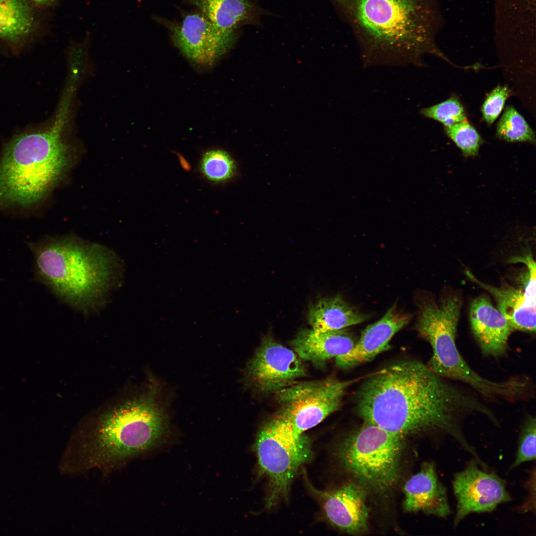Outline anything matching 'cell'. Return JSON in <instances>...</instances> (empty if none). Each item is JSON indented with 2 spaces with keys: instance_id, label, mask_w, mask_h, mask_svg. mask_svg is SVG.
I'll return each instance as SVG.
<instances>
[{
  "instance_id": "obj_12",
  "label": "cell",
  "mask_w": 536,
  "mask_h": 536,
  "mask_svg": "<svg viewBox=\"0 0 536 536\" xmlns=\"http://www.w3.org/2000/svg\"><path fill=\"white\" fill-rule=\"evenodd\" d=\"M247 373L259 390L277 392L305 376L306 369L295 352L266 337L250 361Z\"/></svg>"
},
{
  "instance_id": "obj_7",
  "label": "cell",
  "mask_w": 536,
  "mask_h": 536,
  "mask_svg": "<svg viewBox=\"0 0 536 536\" xmlns=\"http://www.w3.org/2000/svg\"><path fill=\"white\" fill-rule=\"evenodd\" d=\"M404 439L364 422L338 445L337 457L355 481L368 491L385 495L400 480Z\"/></svg>"
},
{
  "instance_id": "obj_5",
  "label": "cell",
  "mask_w": 536,
  "mask_h": 536,
  "mask_svg": "<svg viewBox=\"0 0 536 536\" xmlns=\"http://www.w3.org/2000/svg\"><path fill=\"white\" fill-rule=\"evenodd\" d=\"M44 129L15 136L0 159V205L28 207L57 183L69 162L63 135L64 119Z\"/></svg>"
},
{
  "instance_id": "obj_13",
  "label": "cell",
  "mask_w": 536,
  "mask_h": 536,
  "mask_svg": "<svg viewBox=\"0 0 536 536\" xmlns=\"http://www.w3.org/2000/svg\"><path fill=\"white\" fill-rule=\"evenodd\" d=\"M307 484L321 501L326 518L332 525L351 535H362L367 532L368 490L365 487L356 481H351L336 489L323 491L315 489L308 481Z\"/></svg>"
},
{
  "instance_id": "obj_8",
  "label": "cell",
  "mask_w": 536,
  "mask_h": 536,
  "mask_svg": "<svg viewBox=\"0 0 536 536\" xmlns=\"http://www.w3.org/2000/svg\"><path fill=\"white\" fill-rule=\"evenodd\" d=\"M260 472L268 479L269 492L266 506L270 508L288 497L298 469L312 457L311 445L280 414L261 429L254 446Z\"/></svg>"
},
{
  "instance_id": "obj_9",
  "label": "cell",
  "mask_w": 536,
  "mask_h": 536,
  "mask_svg": "<svg viewBox=\"0 0 536 536\" xmlns=\"http://www.w3.org/2000/svg\"><path fill=\"white\" fill-rule=\"evenodd\" d=\"M354 381L328 378L293 383L277 392L280 414L303 434L339 409L346 390Z\"/></svg>"
},
{
  "instance_id": "obj_18",
  "label": "cell",
  "mask_w": 536,
  "mask_h": 536,
  "mask_svg": "<svg viewBox=\"0 0 536 536\" xmlns=\"http://www.w3.org/2000/svg\"><path fill=\"white\" fill-rule=\"evenodd\" d=\"M199 9L216 27L230 34H238L241 26L261 24L266 11L258 0H184Z\"/></svg>"
},
{
  "instance_id": "obj_14",
  "label": "cell",
  "mask_w": 536,
  "mask_h": 536,
  "mask_svg": "<svg viewBox=\"0 0 536 536\" xmlns=\"http://www.w3.org/2000/svg\"><path fill=\"white\" fill-rule=\"evenodd\" d=\"M515 262L525 264L528 268L523 290L504 283L500 287L484 283L469 270L468 278L488 291L494 297L498 310L505 317L514 330L530 333L536 331V263L531 256L516 257Z\"/></svg>"
},
{
  "instance_id": "obj_23",
  "label": "cell",
  "mask_w": 536,
  "mask_h": 536,
  "mask_svg": "<svg viewBox=\"0 0 536 536\" xmlns=\"http://www.w3.org/2000/svg\"><path fill=\"white\" fill-rule=\"evenodd\" d=\"M201 169L207 179L221 182L232 177L236 167L234 160L226 152L217 149L209 150L203 155Z\"/></svg>"
},
{
  "instance_id": "obj_22",
  "label": "cell",
  "mask_w": 536,
  "mask_h": 536,
  "mask_svg": "<svg viewBox=\"0 0 536 536\" xmlns=\"http://www.w3.org/2000/svg\"><path fill=\"white\" fill-rule=\"evenodd\" d=\"M497 136L509 142H528L535 144L534 131L525 118L513 106L506 107L496 128Z\"/></svg>"
},
{
  "instance_id": "obj_27",
  "label": "cell",
  "mask_w": 536,
  "mask_h": 536,
  "mask_svg": "<svg viewBox=\"0 0 536 536\" xmlns=\"http://www.w3.org/2000/svg\"><path fill=\"white\" fill-rule=\"evenodd\" d=\"M512 91L506 86L498 85L486 96L481 110L484 121L491 125L502 111L507 99Z\"/></svg>"
},
{
  "instance_id": "obj_26",
  "label": "cell",
  "mask_w": 536,
  "mask_h": 536,
  "mask_svg": "<svg viewBox=\"0 0 536 536\" xmlns=\"http://www.w3.org/2000/svg\"><path fill=\"white\" fill-rule=\"evenodd\" d=\"M536 426L535 417H528L521 431L516 458L511 469L536 460Z\"/></svg>"
},
{
  "instance_id": "obj_29",
  "label": "cell",
  "mask_w": 536,
  "mask_h": 536,
  "mask_svg": "<svg viewBox=\"0 0 536 536\" xmlns=\"http://www.w3.org/2000/svg\"><path fill=\"white\" fill-rule=\"evenodd\" d=\"M35 2L39 4H48L52 2L54 0H33Z\"/></svg>"
},
{
  "instance_id": "obj_10",
  "label": "cell",
  "mask_w": 536,
  "mask_h": 536,
  "mask_svg": "<svg viewBox=\"0 0 536 536\" xmlns=\"http://www.w3.org/2000/svg\"><path fill=\"white\" fill-rule=\"evenodd\" d=\"M167 28L174 45L191 62L210 67L232 47L238 34L219 30L200 11L184 15L179 22L158 17Z\"/></svg>"
},
{
  "instance_id": "obj_28",
  "label": "cell",
  "mask_w": 536,
  "mask_h": 536,
  "mask_svg": "<svg viewBox=\"0 0 536 536\" xmlns=\"http://www.w3.org/2000/svg\"><path fill=\"white\" fill-rule=\"evenodd\" d=\"M530 488V492H529V496L525 502L520 507L519 510L521 512H526L529 511H535V504L533 503L532 494L531 492L535 489V469L534 470V472L532 473V475L531 476L530 480L528 481L527 483Z\"/></svg>"
},
{
  "instance_id": "obj_2",
  "label": "cell",
  "mask_w": 536,
  "mask_h": 536,
  "mask_svg": "<svg viewBox=\"0 0 536 536\" xmlns=\"http://www.w3.org/2000/svg\"><path fill=\"white\" fill-rule=\"evenodd\" d=\"M28 245L34 255L35 280L84 316L103 310L123 283L124 263L105 246L71 236Z\"/></svg>"
},
{
  "instance_id": "obj_6",
  "label": "cell",
  "mask_w": 536,
  "mask_h": 536,
  "mask_svg": "<svg viewBox=\"0 0 536 536\" xmlns=\"http://www.w3.org/2000/svg\"><path fill=\"white\" fill-rule=\"evenodd\" d=\"M461 305V294L457 292L445 294L439 303L429 298L421 302L417 330L433 351L427 366L444 378L469 385L485 398L512 401L517 393L513 378L496 382L483 378L470 367L459 352L456 335Z\"/></svg>"
},
{
  "instance_id": "obj_3",
  "label": "cell",
  "mask_w": 536,
  "mask_h": 536,
  "mask_svg": "<svg viewBox=\"0 0 536 536\" xmlns=\"http://www.w3.org/2000/svg\"><path fill=\"white\" fill-rule=\"evenodd\" d=\"M349 24L365 67L421 66L434 53L426 32L424 0H333Z\"/></svg>"
},
{
  "instance_id": "obj_20",
  "label": "cell",
  "mask_w": 536,
  "mask_h": 536,
  "mask_svg": "<svg viewBox=\"0 0 536 536\" xmlns=\"http://www.w3.org/2000/svg\"><path fill=\"white\" fill-rule=\"evenodd\" d=\"M366 318L340 295L322 298L311 305L308 319L316 333L340 330L362 323Z\"/></svg>"
},
{
  "instance_id": "obj_19",
  "label": "cell",
  "mask_w": 536,
  "mask_h": 536,
  "mask_svg": "<svg viewBox=\"0 0 536 536\" xmlns=\"http://www.w3.org/2000/svg\"><path fill=\"white\" fill-rule=\"evenodd\" d=\"M355 342V337L346 328L320 333L311 329L299 332L292 345L302 360L319 365L346 354Z\"/></svg>"
},
{
  "instance_id": "obj_1",
  "label": "cell",
  "mask_w": 536,
  "mask_h": 536,
  "mask_svg": "<svg viewBox=\"0 0 536 536\" xmlns=\"http://www.w3.org/2000/svg\"><path fill=\"white\" fill-rule=\"evenodd\" d=\"M358 411L364 422L404 438L438 433L456 439L471 455L461 424L467 415L493 413L471 394L449 383L421 362L395 363L373 374L358 395Z\"/></svg>"
},
{
  "instance_id": "obj_25",
  "label": "cell",
  "mask_w": 536,
  "mask_h": 536,
  "mask_svg": "<svg viewBox=\"0 0 536 536\" xmlns=\"http://www.w3.org/2000/svg\"><path fill=\"white\" fill-rule=\"evenodd\" d=\"M423 116L442 123L448 127L467 120L464 108L455 96L433 106L420 110Z\"/></svg>"
},
{
  "instance_id": "obj_11",
  "label": "cell",
  "mask_w": 536,
  "mask_h": 536,
  "mask_svg": "<svg viewBox=\"0 0 536 536\" xmlns=\"http://www.w3.org/2000/svg\"><path fill=\"white\" fill-rule=\"evenodd\" d=\"M476 462L470 461L464 469L454 475L453 487L457 500L455 526L470 513L489 512L500 504L511 500L505 481L494 472L480 469Z\"/></svg>"
},
{
  "instance_id": "obj_17",
  "label": "cell",
  "mask_w": 536,
  "mask_h": 536,
  "mask_svg": "<svg viewBox=\"0 0 536 536\" xmlns=\"http://www.w3.org/2000/svg\"><path fill=\"white\" fill-rule=\"evenodd\" d=\"M408 321V316L399 313L393 306L380 320L363 331L348 353L335 359L336 365L348 369L370 361L389 348L392 337Z\"/></svg>"
},
{
  "instance_id": "obj_21",
  "label": "cell",
  "mask_w": 536,
  "mask_h": 536,
  "mask_svg": "<svg viewBox=\"0 0 536 536\" xmlns=\"http://www.w3.org/2000/svg\"><path fill=\"white\" fill-rule=\"evenodd\" d=\"M31 9L25 0H0V39L16 41L33 27Z\"/></svg>"
},
{
  "instance_id": "obj_16",
  "label": "cell",
  "mask_w": 536,
  "mask_h": 536,
  "mask_svg": "<svg viewBox=\"0 0 536 536\" xmlns=\"http://www.w3.org/2000/svg\"><path fill=\"white\" fill-rule=\"evenodd\" d=\"M403 491L406 512H421L440 518L451 513L446 489L438 479L433 462L424 463L420 471L405 482Z\"/></svg>"
},
{
  "instance_id": "obj_15",
  "label": "cell",
  "mask_w": 536,
  "mask_h": 536,
  "mask_svg": "<svg viewBox=\"0 0 536 536\" xmlns=\"http://www.w3.org/2000/svg\"><path fill=\"white\" fill-rule=\"evenodd\" d=\"M469 319L473 335L482 354L495 358L504 355L514 329L486 296L481 295L473 300Z\"/></svg>"
},
{
  "instance_id": "obj_24",
  "label": "cell",
  "mask_w": 536,
  "mask_h": 536,
  "mask_svg": "<svg viewBox=\"0 0 536 536\" xmlns=\"http://www.w3.org/2000/svg\"><path fill=\"white\" fill-rule=\"evenodd\" d=\"M446 135L461 150L465 157L477 156L483 139L467 120L444 127Z\"/></svg>"
},
{
  "instance_id": "obj_4",
  "label": "cell",
  "mask_w": 536,
  "mask_h": 536,
  "mask_svg": "<svg viewBox=\"0 0 536 536\" xmlns=\"http://www.w3.org/2000/svg\"><path fill=\"white\" fill-rule=\"evenodd\" d=\"M156 397V388H151L110 409L91 431L72 440L68 452L78 469L107 473L158 445L167 422Z\"/></svg>"
}]
</instances>
